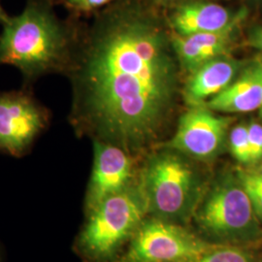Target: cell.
I'll use <instances>...</instances> for the list:
<instances>
[{
    "instance_id": "ffe728a7",
    "label": "cell",
    "mask_w": 262,
    "mask_h": 262,
    "mask_svg": "<svg viewBox=\"0 0 262 262\" xmlns=\"http://www.w3.org/2000/svg\"><path fill=\"white\" fill-rule=\"evenodd\" d=\"M9 19V18L6 16L4 10L2 9V7H1V5H0V21L4 24V23L7 21V19Z\"/></svg>"
},
{
    "instance_id": "3957f363",
    "label": "cell",
    "mask_w": 262,
    "mask_h": 262,
    "mask_svg": "<svg viewBox=\"0 0 262 262\" xmlns=\"http://www.w3.org/2000/svg\"><path fill=\"white\" fill-rule=\"evenodd\" d=\"M138 185L148 215L187 225L208 183L193 159L161 146L147 157Z\"/></svg>"
},
{
    "instance_id": "52a82bcc",
    "label": "cell",
    "mask_w": 262,
    "mask_h": 262,
    "mask_svg": "<svg viewBox=\"0 0 262 262\" xmlns=\"http://www.w3.org/2000/svg\"><path fill=\"white\" fill-rule=\"evenodd\" d=\"M232 119L215 115L205 105L189 107L179 119L173 137L163 144L197 161L216 159L227 144Z\"/></svg>"
},
{
    "instance_id": "cb8c5ba5",
    "label": "cell",
    "mask_w": 262,
    "mask_h": 262,
    "mask_svg": "<svg viewBox=\"0 0 262 262\" xmlns=\"http://www.w3.org/2000/svg\"><path fill=\"white\" fill-rule=\"evenodd\" d=\"M262 262V261H261Z\"/></svg>"
},
{
    "instance_id": "277c9868",
    "label": "cell",
    "mask_w": 262,
    "mask_h": 262,
    "mask_svg": "<svg viewBox=\"0 0 262 262\" xmlns=\"http://www.w3.org/2000/svg\"><path fill=\"white\" fill-rule=\"evenodd\" d=\"M191 221L210 243L243 247L262 239L261 223L235 172H225L207 186Z\"/></svg>"
},
{
    "instance_id": "d6986e66",
    "label": "cell",
    "mask_w": 262,
    "mask_h": 262,
    "mask_svg": "<svg viewBox=\"0 0 262 262\" xmlns=\"http://www.w3.org/2000/svg\"><path fill=\"white\" fill-rule=\"evenodd\" d=\"M248 44L251 47L259 50L262 52V28H257L256 30H254V32L249 39Z\"/></svg>"
},
{
    "instance_id": "9a60e30c",
    "label": "cell",
    "mask_w": 262,
    "mask_h": 262,
    "mask_svg": "<svg viewBox=\"0 0 262 262\" xmlns=\"http://www.w3.org/2000/svg\"><path fill=\"white\" fill-rule=\"evenodd\" d=\"M235 173L250 198L254 212L262 225V175L254 169L238 168Z\"/></svg>"
},
{
    "instance_id": "603a6c76",
    "label": "cell",
    "mask_w": 262,
    "mask_h": 262,
    "mask_svg": "<svg viewBox=\"0 0 262 262\" xmlns=\"http://www.w3.org/2000/svg\"><path fill=\"white\" fill-rule=\"evenodd\" d=\"M255 171L258 173V174H260L262 175V160L259 162V164H258V167L257 169H255Z\"/></svg>"
},
{
    "instance_id": "8992f818",
    "label": "cell",
    "mask_w": 262,
    "mask_h": 262,
    "mask_svg": "<svg viewBox=\"0 0 262 262\" xmlns=\"http://www.w3.org/2000/svg\"><path fill=\"white\" fill-rule=\"evenodd\" d=\"M186 225L146 216L122 262H187L215 248Z\"/></svg>"
},
{
    "instance_id": "2e32d148",
    "label": "cell",
    "mask_w": 262,
    "mask_h": 262,
    "mask_svg": "<svg viewBox=\"0 0 262 262\" xmlns=\"http://www.w3.org/2000/svg\"><path fill=\"white\" fill-rule=\"evenodd\" d=\"M227 144L232 157L240 164L250 166L251 159L247 123H239L233 126L228 133Z\"/></svg>"
},
{
    "instance_id": "ac0fdd59",
    "label": "cell",
    "mask_w": 262,
    "mask_h": 262,
    "mask_svg": "<svg viewBox=\"0 0 262 262\" xmlns=\"http://www.w3.org/2000/svg\"><path fill=\"white\" fill-rule=\"evenodd\" d=\"M111 0H84L80 5L79 8L83 11H91V10L99 8L105 4L109 3Z\"/></svg>"
},
{
    "instance_id": "8fae6325",
    "label": "cell",
    "mask_w": 262,
    "mask_h": 262,
    "mask_svg": "<svg viewBox=\"0 0 262 262\" xmlns=\"http://www.w3.org/2000/svg\"><path fill=\"white\" fill-rule=\"evenodd\" d=\"M240 62L228 56L216 57L190 73L182 90V96L189 106H201L234 81Z\"/></svg>"
},
{
    "instance_id": "6da1fadb",
    "label": "cell",
    "mask_w": 262,
    "mask_h": 262,
    "mask_svg": "<svg viewBox=\"0 0 262 262\" xmlns=\"http://www.w3.org/2000/svg\"><path fill=\"white\" fill-rule=\"evenodd\" d=\"M171 38L130 6L104 13L78 39L66 72L68 117L77 135L119 146L133 156L159 139L180 93Z\"/></svg>"
},
{
    "instance_id": "4fadbf2b",
    "label": "cell",
    "mask_w": 262,
    "mask_h": 262,
    "mask_svg": "<svg viewBox=\"0 0 262 262\" xmlns=\"http://www.w3.org/2000/svg\"><path fill=\"white\" fill-rule=\"evenodd\" d=\"M229 10L211 2H192L179 6L170 18L175 34L190 35L226 28L234 18Z\"/></svg>"
},
{
    "instance_id": "e0dca14e",
    "label": "cell",
    "mask_w": 262,
    "mask_h": 262,
    "mask_svg": "<svg viewBox=\"0 0 262 262\" xmlns=\"http://www.w3.org/2000/svg\"><path fill=\"white\" fill-rule=\"evenodd\" d=\"M250 145V165L259 164L262 160V124L252 121L247 124Z\"/></svg>"
},
{
    "instance_id": "5b68a950",
    "label": "cell",
    "mask_w": 262,
    "mask_h": 262,
    "mask_svg": "<svg viewBox=\"0 0 262 262\" xmlns=\"http://www.w3.org/2000/svg\"><path fill=\"white\" fill-rule=\"evenodd\" d=\"M89 214L79 248L92 261H111L148 215L138 181L104 199Z\"/></svg>"
},
{
    "instance_id": "7402d4cb",
    "label": "cell",
    "mask_w": 262,
    "mask_h": 262,
    "mask_svg": "<svg viewBox=\"0 0 262 262\" xmlns=\"http://www.w3.org/2000/svg\"><path fill=\"white\" fill-rule=\"evenodd\" d=\"M70 3H72V4H74V5H80L84 0H68Z\"/></svg>"
},
{
    "instance_id": "7c38bea8",
    "label": "cell",
    "mask_w": 262,
    "mask_h": 262,
    "mask_svg": "<svg viewBox=\"0 0 262 262\" xmlns=\"http://www.w3.org/2000/svg\"><path fill=\"white\" fill-rule=\"evenodd\" d=\"M204 105L214 112L244 114L259 110L262 105V71L256 60Z\"/></svg>"
},
{
    "instance_id": "9c48e42d",
    "label": "cell",
    "mask_w": 262,
    "mask_h": 262,
    "mask_svg": "<svg viewBox=\"0 0 262 262\" xmlns=\"http://www.w3.org/2000/svg\"><path fill=\"white\" fill-rule=\"evenodd\" d=\"M138 175L135 156L119 146L94 141V165L85 198L88 211L135 184Z\"/></svg>"
},
{
    "instance_id": "30bf717a",
    "label": "cell",
    "mask_w": 262,
    "mask_h": 262,
    "mask_svg": "<svg viewBox=\"0 0 262 262\" xmlns=\"http://www.w3.org/2000/svg\"><path fill=\"white\" fill-rule=\"evenodd\" d=\"M246 16L247 10L239 11L226 28L217 31L190 35L174 34L171 43L180 68L190 74L208 61L227 56Z\"/></svg>"
},
{
    "instance_id": "5bb4252c",
    "label": "cell",
    "mask_w": 262,
    "mask_h": 262,
    "mask_svg": "<svg viewBox=\"0 0 262 262\" xmlns=\"http://www.w3.org/2000/svg\"><path fill=\"white\" fill-rule=\"evenodd\" d=\"M187 262H255V259L243 247L219 245Z\"/></svg>"
},
{
    "instance_id": "ba28073f",
    "label": "cell",
    "mask_w": 262,
    "mask_h": 262,
    "mask_svg": "<svg viewBox=\"0 0 262 262\" xmlns=\"http://www.w3.org/2000/svg\"><path fill=\"white\" fill-rule=\"evenodd\" d=\"M50 122L47 108L26 91L0 93V150L19 157Z\"/></svg>"
},
{
    "instance_id": "44dd1931",
    "label": "cell",
    "mask_w": 262,
    "mask_h": 262,
    "mask_svg": "<svg viewBox=\"0 0 262 262\" xmlns=\"http://www.w3.org/2000/svg\"><path fill=\"white\" fill-rule=\"evenodd\" d=\"M254 59H255V60H256V62L258 63V66L260 67V69H261L262 71V55H259V56H256ZM259 112H260V117H261L262 119V105L261 107H260V109H259Z\"/></svg>"
},
{
    "instance_id": "7a4b0ae2",
    "label": "cell",
    "mask_w": 262,
    "mask_h": 262,
    "mask_svg": "<svg viewBox=\"0 0 262 262\" xmlns=\"http://www.w3.org/2000/svg\"><path fill=\"white\" fill-rule=\"evenodd\" d=\"M0 64L15 66L28 81L53 73L66 74L78 38L43 2L28 3L3 24Z\"/></svg>"
}]
</instances>
